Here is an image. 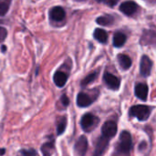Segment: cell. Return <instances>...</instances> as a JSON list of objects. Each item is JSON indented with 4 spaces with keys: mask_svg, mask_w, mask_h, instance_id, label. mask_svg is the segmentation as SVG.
I'll return each instance as SVG.
<instances>
[{
    "mask_svg": "<svg viewBox=\"0 0 156 156\" xmlns=\"http://www.w3.org/2000/svg\"><path fill=\"white\" fill-rule=\"evenodd\" d=\"M133 148L132 135L129 132H122L119 142L115 146V151L112 156H131V151Z\"/></svg>",
    "mask_w": 156,
    "mask_h": 156,
    "instance_id": "cell-1",
    "label": "cell"
},
{
    "mask_svg": "<svg viewBox=\"0 0 156 156\" xmlns=\"http://www.w3.org/2000/svg\"><path fill=\"white\" fill-rule=\"evenodd\" d=\"M129 115L137 118L140 122H145L151 115V108L146 105H134L130 108Z\"/></svg>",
    "mask_w": 156,
    "mask_h": 156,
    "instance_id": "cell-2",
    "label": "cell"
},
{
    "mask_svg": "<svg viewBox=\"0 0 156 156\" xmlns=\"http://www.w3.org/2000/svg\"><path fill=\"white\" fill-rule=\"evenodd\" d=\"M100 119L92 113H86L81 117L80 126L85 133H90L98 126Z\"/></svg>",
    "mask_w": 156,
    "mask_h": 156,
    "instance_id": "cell-3",
    "label": "cell"
},
{
    "mask_svg": "<svg viewBox=\"0 0 156 156\" xmlns=\"http://www.w3.org/2000/svg\"><path fill=\"white\" fill-rule=\"evenodd\" d=\"M118 132V127L115 122L113 121H108L106 122L102 127H101V134L102 136H104L105 138L111 140L112 138H113L116 133Z\"/></svg>",
    "mask_w": 156,
    "mask_h": 156,
    "instance_id": "cell-4",
    "label": "cell"
},
{
    "mask_svg": "<svg viewBox=\"0 0 156 156\" xmlns=\"http://www.w3.org/2000/svg\"><path fill=\"white\" fill-rule=\"evenodd\" d=\"M88 150V140L85 135L80 136L74 144V154L76 156H85Z\"/></svg>",
    "mask_w": 156,
    "mask_h": 156,
    "instance_id": "cell-5",
    "label": "cell"
},
{
    "mask_svg": "<svg viewBox=\"0 0 156 156\" xmlns=\"http://www.w3.org/2000/svg\"><path fill=\"white\" fill-rule=\"evenodd\" d=\"M103 80L106 86L112 90H118L121 86V80L114 76L113 74H111L109 72H105L103 75Z\"/></svg>",
    "mask_w": 156,
    "mask_h": 156,
    "instance_id": "cell-6",
    "label": "cell"
},
{
    "mask_svg": "<svg viewBox=\"0 0 156 156\" xmlns=\"http://www.w3.org/2000/svg\"><path fill=\"white\" fill-rule=\"evenodd\" d=\"M153 68V61L148 58L147 56H143L141 58V63H140V72L141 75L144 77H148L151 74Z\"/></svg>",
    "mask_w": 156,
    "mask_h": 156,
    "instance_id": "cell-7",
    "label": "cell"
},
{
    "mask_svg": "<svg viewBox=\"0 0 156 156\" xmlns=\"http://www.w3.org/2000/svg\"><path fill=\"white\" fill-rule=\"evenodd\" d=\"M141 44L144 46H156V31L144 30L141 37Z\"/></svg>",
    "mask_w": 156,
    "mask_h": 156,
    "instance_id": "cell-8",
    "label": "cell"
},
{
    "mask_svg": "<svg viewBox=\"0 0 156 156\" xmlns=\"http://www.w3.org/2000/svg\"><path fill=\"white\" fill-rule=\"evenodd\" d=\"M96 98H92L85 92H80L77 96V105L80 108H86L90 106Z\"/></svg>",
    "mask_w": 156,
    "mask_h": 156,
    "instance_id": "cell-9",
    "label": "cell"
},
{
    "mask_svg": "<svg viewBox=\"0 0 156 156\" xmlns=\"http://www.w3.org/2000/svg\"><path fill=\"white\" fill-rule=\"evenodd\" d=\"M148 92H149V88L147 84L145 83H138L136 84L134 88V93L135 96L140 99L143 101H146L148 98Z\"/></svg>",
    "mask_w": 156,
    "mask_h": 156,
    "instance_id": "cell-10",
    "label": "cell"
},
{
    "mask_svg": "<svg viewBox=\"0 0 156 156\" xmlns=\"http://www.w3.org/2000/svg\"><path fill=\"white\" fill-rule=\"evenodd\" d=\"M109 142H110L109 139H107V138H105L104 136L101 135V137L98 140V142L96 144L94 156H102V154L105 153V151L108 148Z\"/></svg>",
    "mask_w": 156,
    "mask_h": 156,
    "instance_id": "cell-11",
    "label": "cell"
},
{
    "mask_svg": "<svg viewBox=\"0 0 156 156\" xmlns=\"http://www.w3.org/2000/svg\"><path fill=\"white\" fill-rule=\"evenodd\" d=\"M137 7H138V5L136 3H134L133 1H127V2L122 3L120 5V11L122 12L126 16H132L136 12Z\"/></svg>",
    "mask_w": 156,
    "mask_h": 156,
    "instance_id": "cell-12",
    "label": "cell"
},
{
    "mask_svg": "<svg viewBox=\"0 0 156 156\" xmlns=\"http://www.w3.org/2000/svg\"><path fill=\"white\" fill-rule=\"evenodd\" d=\"M50 18L54 21H61L66 16V12L61 6H54L49 12Z\"/></svg>",
    "mask_w": 156,
    "mask_h": 156,
    "instance_id": "cell-13",
    "label": "cell"
},
{
    "mask_svg": "<svg viewBox=\"0 0 156 156\" xmlns=\"http://www.w3.org/2000/svg\"><path fill=\"white\" fill-rule=\"evenodd\" d=\"M53 80L54 83L56 84L57 87L58 88H62L66 85L67 80H68V75L60 70H58L55 72L54 76H53Z\"/></svg>",
    "mask_w": 156,
    "mask_h": 156,
    "instance_id": "cell-14",
    "label": "cell"
},
{
    "mask_svg": "<svg viewBox=\"0 0 156 156\" xmlns=\"http://www.w3.org/2000/svg\"><path fill=\"white\" fill-rule=\"evenodd\" d=\"M118 62L121 68L124 70H127L131 68L132 66V59L130 58L129 56L124 55V54H120L118 55Z\"/></svg>",
    "mask_w": 156,
    "mask_h": 156,
    "instance_id": "cell-15",
    "label": "cell"
},
{
    "mask_svg": "<svg viewBox=\"0 0 156 156\" xmlns=\"http://www.w3.org/2000/svg\"><path fill=\"white\" fill-rule=\"evenodd\" d=\"M54 152H55L54 141H49L41 146V153L43 154V156H51Z\"/></svg>",
    "mask_w": 156,
    "mask_h": 156,
    "instance_id": "cell-16",
    "label": "cell"
},
{
    "mask_svg": "<svg viewBox=\"0 0 156 156\" xmlns=\"http://www.w3.org/2000/svg\"><path fill=\"white\" fill-rule=\"evenodd\" d=\"M93 37L96 40L101 43H106L108 40V34L102 28H96L93 33Z\"/></svg>",
    "mask_w": 156,
    "mask_h": 156,
    "instance_id": "cell-17",
    "label": "cell"
},
{
    "mask_svg": "<svg viewBox=\"0 0 156 156\" xmlns=\"http://www.w3.org/2000/svg\"><path fill=\"white\" fill-rule=\"evenodd\" d=\"M126 36L123 33L121 32H117L115 33V35L113 36V46L116 48H121L124 45V43L126 42Z\"/></svg>",
    "mask_w": 156,
    "mask_h": 156,
    "instance_id": "cell-18",
    "label": "cell"
},
{
    "mask_svg": "<svg viewBox=\"0 0 156 156\" xmlns=\"http://www.w3.org/2000/svg\"><path fill=\"white\" fill-rule=\"evenodd\" d=\"M67 127V118L65 116L59 117L57 122V134L61 135L65 132Z\"/></svg>",
    "mask_w": 156,
    "mask_h": 156,
    "instance_id": "cell-19",
    "label": "cell"
},
{
    "mask_svg": "<svg viewBox=\"0 0 156 156\" xmlns=\"http://www.w3.org/2000/svg\"><path fill=\"white\" fill-rule=\"evenodd\" d=\"M113 21H114L113 17L110 15L102 16L96 19V22L101 26H110L113 23Z\"/></svg>",
    "mask_w": 156,
    "mask_h": 156,
    "instance_id": "cell-20",
    "label": "cell"
},
{
    "mask_svg": "<svg viewBox=\"0 0 156 156\" xmlns=\"http://www.w3.org/2000/svg\"><path fill=\"white\" fill-rule=\"evenodd\" d=\"M98 77V72H92L90 74H89L87 77H85L82 80H81V87H86L87 85L90 84L91 82H93Z\"/></svg>",
    "mask_w": 156,
    "mask_h": 156,
    "instance_id": "cell-21",
    "label": "cell"
},
{
    "mask_svg": "<svg viewBox=\"0 0 156 156\" xmlns=\"http://www.w3.org/2000/svg\"><path fill=\"white\" fill-rule=\"evenodd\" d=\"M11 4V0H0V16H5Z\"/></svg>",
    "mask_w": 156,
    "mask_h": 156,
    "instance_id": "cell-22",
    "label": "cell"
},
{
    "mask_svg": "<svg viewBox=\"0 0 156 156\" xmlns=\"http://www.w3.org/2000/svg\"><path fill=\"white\" fill-rule=\"evenodd\" d=\"M21 154L23 156H37V152L33 149H29V150H22Z\"/></svg>",
    "mask_w": 156,
    "mask_h": 156,
    "instance_id": "cell-23",
    "label": "cell"
},
{
    "mask_svg": "<svg viewBox=\"0 0 156 156\" xmlns=\"http://www.w3.org/2000/svg\"><path fill=\"white\" fill-rule=\"evenodd\" d=\"M6 36H7L6 29L5 27H0V42L4 41L5 39Z\"/></svg>",
    "mask_w": 156,
    "mask_h": 156,
    "instance_id": "cell-24",
    "label": "cell"
},
{
    "mask_svg": "<svg viewBox=\"0 0 156 156\" xmlns=\"http://www.w3.org/2000/svg\"><path fill=\"white\" fill-rule=\"evenodd\" d=\"M60 101H61V103H62V105H63L64 107H68L69 104V98H68V96H67L66 94H63V95L61 96Z\"/></svg>",
    "mask_w": 156,
    "mask_h": 156,
    "instance_id": "cell-25",
    "label": "cell"
},
{
    "mask_svg": "<svg viewBox=\"0 0 156 156\" xmlns=\"http://www.w3.org/2000/svg\"><path fill=\"white\" fill-rule=\"evenodd\" d=\"M106 3H107V5H109L110 6H113V5H115L118 3V0H107Z\"/></svg>",
    "mask_w": 156,
    "mask_h": 156,
    "instance_id": "cell-26",
    "label": "cell"
},
{
    "mask_svg": "<svg viewBox=\"0 0 156 156\" xmlns=\"http://www.w3.org/2000/svg\"><path fill=\"white\" fill-rule=\"evenodd\" d=\"M5 149H0V155L5 154Z\"/></svg>",
    "mask_w": 156,
    "mask_h": 156,
    "instance_id": "cell-27",
    "label": "cell"
},
{
    "mask_svg": "<svg viewBox=\"0 0 156 156\" xmlns=\"http://www.w3.org/2000/svg\"><path fill=\"white\" fill-rule=\"evenodd\" d=\"M5 49H6V47H5V46H3V47H2V51H3V52H5Z\"/></svg>",
    "mask_w": 156,
    "mask_h": 156,
    "instance_id": "cell-28",
    "label": "cell"
},
{
    "mask_svg": "<svg viewBox=\"0 0 156 156\" xmlns=\"http://www.w3.org/2000/svg\"><path fill=\"white\" fill-rule=\"evenodd\" d=\"M96 1H97V2H100V3H102V2H105V3H106L107 0H96Z\"/></svg>",
    "mask_w": 156,
    "mask_h": 156,
    "instance_id": "cell-29",
    "label": "cell"
}]
</instances>
